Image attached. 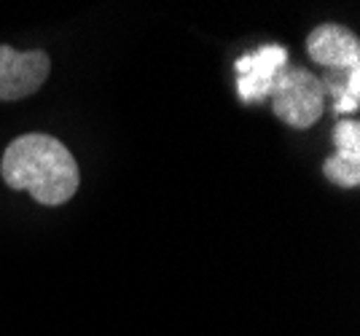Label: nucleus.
<instances>
[{
    "label": "nucleus",
    "mask_w": 360,
    "mask_h": 336,
    "mask_svg": "<svg viewBox=\"0 0 360 336\" xmlns=\"http://www.w3.org/2000/svg\"><path fill=\"white\" fill-rule=\"evenodd\" d=\"M271 108L280 122L296 129H309L323 116L326 86L304 67H283L271 84Z\"/></svg>",
    "instance_id": "nucleus-2"
},
{
    "label": "nucleus",
    "mask_w": 360,
    "mask_h": 336,
    "mask_svg": "<svg viewBox=\"0 0 360 336\" xmlns=\"http://www.w3.org/2000/svg\"><path fill=\"white\" fill-rule=\"evenodd\" d=\"M358 105H360V65L347 73V86L336 89V103H333L336 113H352V110H358Z\"/></svg>",
    "instance_id": "nucleus-7"
},
{
    "label": "nucleus",
    "mask_w": 360,
    "mask_h": 336,
    "mask_svg": "<svg viewBox=\"0 0 360 336\" xmlns=\"http://www.w3.org/2000/svg\"><path fill=\"white\" fill-rule=\"evenodd\" d=\"M307 51L317 65L352 70L360 65V41L352 30L342 25H320L307 38Z\"/></svg>",
    "instance_id": "nucleus-5"
},
{
    "label": "nucleus",
    "mask_w": 360,
    "mask_h": 336,
    "mask_svg": "<svg viewBox=\"0 0 360 336\" xmlns=\"http://www.w3.org/2000/svg\"><path fill=\"white\" fill-rule=\"evenodd\" d=\"M333 143H336V151L360 153V124L352 119L339 122L333 129Z\"/></svg>",
    "instance_id": "nucleus-8"
},
{
    "label": "nucleus",
    "mask_w": 360,
    "mask_h": 336,
    "mask_svg": "<svg viewBox=\"0 0 360 336\" xmlns=\"http://www.w3.org/2000/svg\"><path fill=\"white\" fill-rule=\"evenodd\" d=\"M51 60L49 54L35 51H16L11 46H0V100H25L35 94L49 78Z\"/></svg>",
    "instance_id": "nucleus-3"
},
{
    "label": "nucleus",
    "mask_w": 360,
    "mask_h": 336,
    "mask_svg": "<svg viewBox=\"0 0 360 336\" xmlns=\"http://www.w3.org/2000/svg\"><path fill=\"white\" fill-rule=\"evenodd\" d=\"M3 181L16 191H30L41 205H65L78 191V164L73 153L51 135L16 138L0 162Z\"/></svg>",
    "instance_id": "nucleus-1"
},
{
    "label": "nucleus",
    "mask_w": 360,
    "mask_h": 336,
    "mask_svg": "<svg viewBox=\"0 0 360 336\" xmlns=\"http://www.w3.org/2000/svg\"><path fill=\"white\" fill-rule=\"evenodd\" d=\"M288 65V49L285 46H261L250 51V54H242L240 60L234 62V70H237V92H240L242 103H258L264 97H269L271 84L277 73Z\"/></svg>",
    "instance_id": "nucleus-4"
},
{
    "label": "nucleus",
    "mask_w": 360,
    "mask_h": 336,
    "mask_svg": "<svg viewBox=\"0 0 360 336\" xmlns=\"http://www.w3.org/2000/svg\"><path fill=\"white\" fill-rule=\"evenodd\" d=\"M326 175L336 186H347L355 188L360 183V153L349 151H336L326 162Z\"/></svg>",
    "instance_id": "nucleus-6"
}]
</instances>
